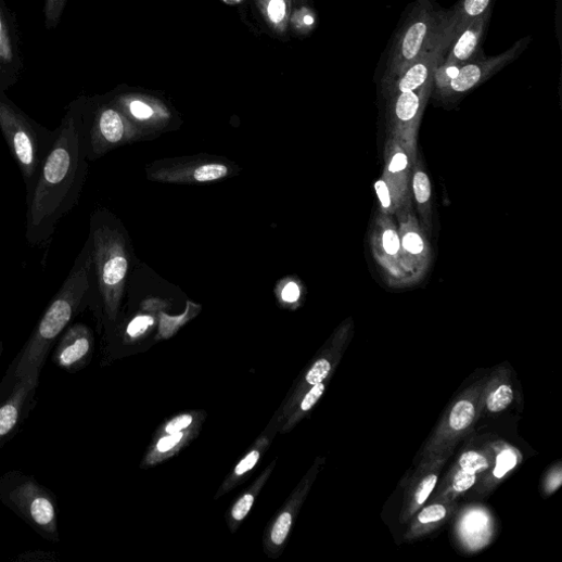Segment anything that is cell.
I'll return each instance as SVG.
<instances>
[{"label":"cell","instance_id":"obj_11","mask_svg":"<svg viewBox=\"0 0 562 562\" xmlns=\"http://www.w3.org/2000/svg\"><path fill=\"white\" fill-rule=\"evenodd\" d=\"M489 17L490 10L468 24L450 43V51L444 61L458 65L470 62L477 54Z\"/></svg>","mask_w":562,"mask_h":562},{"label":"cell","instance_id":"obj_2","mask_svg":"<svg viewBox=\"0 0 562 562\" xmlns=\"http://www.w3.org/2000/svg\"><path fill=\"white\" fill-rule=\"evenodd\" d=\"M91 268V251L88 240L33 335L9 367L3 381L0 382V403L29 374L41 373L51 348L88 297Z\"/></svg>","mask_w":562,"mask_h":562},{"label":"cell","instance_id":"obj_35","mask_svg":"<svg viewBox=\"0 0 562 562\" xmlns=\"http://www.w3.org/2000/svg\"><path fill=\"white\" fill-rule=\"evenodd\" d=\"M404 246L412 254H419L424 248L422 239L417 233H408L404 239Z\"/></svg>","mask_w":562,"mask_h":562},{"label":"cell","instance_id":"obj_33","mask_svg":"<svg viewBox=\"0 0 562 562\" xmlns=\"http://www.w3.org/2000/svg\"><path fill=\"white\" fill-rule=\"evenodd\" d=\"M446 509L443 506H432L423 510L419 515V521L423 524L437 522L444 519Z\"/></svg>","mask_w":562,"mask_h":562},{"label":"cell","instance_id":"obj_26","mask_svg":"<svg viewBox=\"0 0 562 562\" xmlns=\"http://www.w3.org/2000/svg\"><path fill=\"white\" fill-rule=\"evenodd\" d=\"M331 369V362L327 358L317 360L306 374V385L314 387L323 383L328 379Z\"/></svg>","mask_w":562,"mask_h":562},{"label":"cell","instance_id":"obj_4","mask_svg":"<svg viewBox=\"0 0 562 562\" xmlns=\"http://www.w3.org/2000/svg\"><path fill=\"white\" fill-rule=\"evenodd\" d=\"M0 501L40 536L59 541L56 499L34 477L21 472L5 474L0 478Z\"/></svg>","mask_w":562,"mask_h":562},{"label":"cell","instance_id":"obj_30","mask_svg":"<svg viewBox=\"0 0 562 562\" xmlns=\"http://www.w3.org/2000/svg\"><path fill=\"white\" fill-rule=\"evenodd\" d=\"M291 23L298 33L306 34L314 27L316 18L310 10L302 9L291 17Z\"/></svg>","mask_w":562,"mask_h":562},{"label":"cell","instance_id":"obj_5","mask_svg":"<svg viewBox=\"0 0 562 562\" xmlns=\"http://www.w3.org/2000/svg\"><path fill=\"white\" fill-rule=\"evenodd\" d=\"M449 16L435 11L430 0H420L389 59L386 80L395 79L445 35Z\"/></svg>","mask_w":562,"mask_h":562},{"label":"cell","instance_id":"obj_27","mask_svg":"<svg viewBox=\"0 0 562 562\" xmlns=\"http://www.w3.org/2000/svg\"><path fill=\"white\" fill-rule=\"evenodd\" d=\"M513 391L510 386H501L488 398L487 406L491 412L506 410L513 401Z\"/></svg>","mask_w":562,"mask_h":562},{"label":"cell","instance_id":"obj_16","mask_svg":"<svg viewBox=\"0 0 562 562\" xmlns=\"http://www.w3.org/2000/svg\"><path fill=\"white\" fill-rule=\"evenodd\" d=\"M276 460L267 468V470L260 475V477L253 484V486L233 504L229 514V525L234 532L239 524L251 512L256 498L258 497L261 488L270 477V474L274 468Z\"/></svg>","mask_w":562,"mask_h":562},{"label":"cell","instance_id":"obj_38","mask_svg":"<svg viewBox=\"0 0 562 562\" xmlns=\"http://www.w3.org/2000/svg\"><path fill=\"white\" fill-rule=\"evenodd\" d=\"M376 191L383 207L388 208L392 201L387 184L382 180L376 182Z\"/></svg>","mask_w":562,"mask_h":562},{"label":"cell","instance_id":"obj_21","mask_svg":"<svg viewBox=\"0 0 562 562\" xmlns=\"http://www.w3.org/2000/svg\"><path fill=\"white\" fill-rule=\"evenodd\" d=\"M15 62V49L8 20L0 9V66H9Z\"/></svg>","mask_w":562,"mask_h":562},{"label":"cell","instance_id":"obj_1","mask_svg":"<svg viewBox=\"0 0 562 562\" xmlns=\"http://www.w3.org/2000/svg\"><path fill=\"white\" fill-rule=\"evenodd\" d=\"M87 144L75 114L55 131L28 201L27 240L46 244L75 207L87 175Z\"/></svg>","mask_w":562,"mask_h":562},{"label":"cell","instance_id":"obj_18","mask_svg":"<svg viewBox=\"0 0 562 562\" xmlns=\"http://www.w3.org/2000/svg\"><path fill=\"white\" fill-rule=\"evenodd\" d=\"M325 392L324 382L320 383L310 391H308L305 396L297 404L298 409L293 411V413L286 419V423L283 427L280 429L281 433H289L292 429L301 421L304 414L308 413L321 399ZM296 406V407H297Z\"/></svg>","mask_w":562,"mask_h":562},{"label":"cell","instance_id":"obj_8","mask_svg":"<svg viewBox=\"0 0 562 562\" xmlns=\"http://www.w3.org/2000/svg\"><path fill=\"white\" fill-rule=\"evenodd\" d=\"M132 133L130 123L119 110L103 107L98 112L90 130V153L95 156L103 155L115 145L129 140Z\"/></svg>","mask_w":562,"mask_h":562},{"label":"cell","instance_id":"obj_25","mask_svg":"<svg viewBox=\"0 0 562 562\" xmlns=\"http://www.w3.org/2000/svg\"><path fill=\"white\" fill-rule=\"evenodd\" d=\"M459 464L462 471L474 475L487 470L489 467L487 459L475 451L464 452L460 457Z\"/></svg>","mask_w":562,"mask_h":562},{"label":"cell","instance_id":"obj_32","mask_svg":"<svg viewBox=\"0 0 562 562\" xmlns=\"http://www.w3.org/2000/svg\"><path fill=\"white\" fill-rule=\"evenodd\" d=\"M476 483V475L460 471L454 478L452 487L457 493L471 489Z\"/></svg>","mask_w":562,"mask_h":562},{"label":"cell","instance_id":"obj_7","mask_svg":"<svg viewBox=\"0 0 562 562\" xmlns=\"http://www.w3.org/2000/svg\"><path fill=\"white\" fill-rule=\"evenodd\" d=\"M39 381V372L29 374L0 403V448L18 432L34 403Z\"/></svg>","mask_w":562,"mask_h":562},{"label":"cell","instance_id":"obj_39","mask_svg":"<svg viewBox=\"0 0 562 562\" xmlns=\"http://www.w3.org/2000/svg\"><path fill=\"white\" fill-rule=\"evenodd\" d=\"M407 165H408L407 156L403 153H399L393 158L389 169L393 173H398V171L404 170L407 167Z\"/></svg>","mask_w":562,"mask_h":562},{"label":"cell","instance_id":"obj_31","mask_svg":"<svg viewBox=\"0 0 562 562\" xmlns=\"http://www.w3.org/2000/svg\"><path fill=\"white\" fill-rule=\"evenodd\" d=\"M414 193L420 204H425L431 197V183L426 174L419 171L414 176Z\"/></svg>","mask_w":562,"mask_h":562},{"label":"cell","instance_id":"obj_9","mask_svg":"<svg viewBox=\"0 0 562 562\" xmlns=\"http://www.w3.org/2000/svg\"><path fill=\"white\" fill-rule=\"evenodd\" d=\"M93 347V336L88 327L77 323L63 332L52 359L67 372L82 369L89 361Z\"/></svg>","mask_w":562,"mask_h":562},{"label":"cell","instance_id":"obj_42","mask_svg":"<svg viewBox=\"0 0 562 562\" xmlns=\"http://www.w3.org/2000/svg\"><path fill=\"white\" fill-rule=\"evenodd\" d=\"M301 2H302V3H307V2H308V0H301Z\"/></svg>","mask_w":562,"mask_h":562},{"label":"cell","instance_id":"obj_22","mask_svg":"<svg viewBox=\"0 0 562 562\" xmlns=\"http://www.w3.org/2000/svg\"><path fill=\"white\" fill-rule=\"evenodd\" d=\"M204 420V416L199 412L183 413L169 420L161 430V435L175 434L186 430L200 426Z\"/></svg>","mask_w":562,"mask_h":562},{"label":"cell","instance_id":"obj_6","mask_svg":"<svg viewBox=\"0 0 562 562\" xmlns=\"http://www.w3.org/2000/svg\"><path fill=\"white\" fill-rule=\"evenodd\" d=\"M0 130L15 157L26 182H35L48 150L41 135L11 102L0 99Z\"/></svg>","mask_w":562,"mask_h":562},{"label":"cell","instance_id":"obj_37","mask_svg":"<svg viewBox=\"0 0 562 562\" xmlns=\"http://www.w3.org/2000/svg\"><path fill=\"white\" fill-rule=\"evenodd\" d=\"M281 297H283V301L288 304L296 303L301 297V290L298 285L295 283L286 285L283 292H281Z\"/></svg>","mask_w":562,"mask_h":562},{"label":"cell","instance_id":"obj_34","mask_svg":"<svg viewBox=\"0 0 562 562\" xmlns=\"http://www.w3.org/2000/svg\"><path fill=\"white\" fill-rule=\"evenodd\" d=\"M436 483L437 477L435 475H430L423 480L416 495L419 504H423L427 500L434 490Z\"/></svg>","mask_w":562,"mask_h":562},{"label":"cell","instance_id":"obj_29","mask_svg":"<svg viewBox=\"0 0 562 562\" xmlns=\"http://www.w3.org/2000/svg\"><path fill=\"white\" fill-rule=\"evenodd\" d=\"M518 458L516 455L512 450H503L499 454L497 458V465L495 468V476L497 478H502L507 473L513 470L516 465Z\"/></svg>","mask_w":562,"mask_h":562},{"label":"cell","instance_id":"obj_15","mask_svg":"<svg viewBox=\"0 0 562 562\" xmlns=\"http://www.w3.org/2000/svg\"><path fill=\"white\" fill-rule=\"evenodd\" d=\"M269 445L270 438L267 436H261L257 439L252 449L235 465L234 471L223 483L222 487L219 490V494L216 497L217 499L232 490L235 486L240 484L242 478H244L251 471L254 470V467L261 459L264 452L267 450Z\"/></svg>","mask_w":562,"mask_h":562},{"label":"cell","instance_id":"obj_36","mask_svg":"<svg viewBox=\"0 0 562 562\" xmlns=\"http://www.w3.org/2000/svg\"><path fill=\"white\" fill-rule=\"evenodd\" d=\"M384 247L388 254L395 255L400 248V241L395 231H387L384 234Z\"/></svg>","mask_w":562,"mask_h":562},{"label":"cell","instance_id":"obj_14","mask_svg":"<svg viewBox=\"0 0 562 562\" xmlns=\"http://www.w3.org/2000/svg\"><path fill=\"white\" fill-rule=\"evenodd\" d=\"M264 21L276 34L284 35L291 23L293 0H255Z\"/></svg>","mask_w":562,"mask_h":562},{"label":"cell","instance_id":"obj_13","mask_svg":"<svg viewBox=\"0 0 562 562\" xmlns=\"http://www.w3.org/2000/svg\"><path fill=\"white\" fill-rule=\"evenodd\" d=\"M299 496L301 494L294 495L283 511H281L271 523L265 539L267 552H277L278 549L283 547L288 541L294 524L295 513L301 502Z\"/></svg>","mask_w":562,"mask_h":562},{"label":"cell","instance_id":"obj_23","mask_svg":"<svg viewBox=\"0 0 562 562\" xmlns=\"http://www.w3.org/2000/svg\"><path fill=\"white\" fill-rule=\"evenodd\" d=\"M475 416V408L471 403L460 401L451 410L450 427L455 431L464 430L473 423Z\"/></svg>","mask_w":562,"mask_h":562},{"label":"cell","instance_id":"obj_28","mask_svg":"<svg viewBox=\"0 0 562 562\" xmlns=\"http://www.w3.org/2000/svg\"><path fill=\"white\" fill-rule=\"evenodd\" d=\"M67 0H46L44 18L46 27L54 29L59 25Z\"/></svg>","mask_w":562,"mask_h":562},{"label":"cell","instance_id":"obj_24","mask_svg":"<svg viewBox=\"0 0 562 562\" xmlns=\"http://www.w3.org/2000/svg\"><path fill=\"white\" fill-rule=\"evenodd\" d=\"M155 324V319L149 315L133 318L126 329V341L133 342L145 335Z\"/></svg>","mask_w":562,"mask_h":562},{"label":"cell","instance_id":"obj_40","mask_svg":"<svg viewBox=\"0 0 562 562\" xmlns=\"http://www.w3.org/2000/svg\"><path fill=\"white\" fill-rule=\"evenodd\" d=\"M228 5H239L244 2V0H222Z\"/></svg>","mask_w":562,"mask_h":562},{"label":"cell","instance_id":"obj_41","mask_svg":"<svg viewBox=\"0 0 562 562\" xmlns=\"http://www.w3.org/2000/svg\"><path fill=\"white\" fill-rule=\"evenodd\" d=\"M3 355V344L0 342V358H2Z\"/></svg>","mask_w":562,"mask_h":562},{"label":"cell","instance_id":"obj_10","mask_svg":"<svg viewBox=\"0 0 562 562\" xmlns=\"http://www.w3.org/2000/svg\"><path fill=\"white\" fill-rule=\"evenodd\" d=\"M520 46L521 43H518V46H515L512 50L503 53L500 56L461 65L457 75L450 79L444 88H449L455 92H464L474 88L485 78L493 75L503 65L514 59V56L518 54V49Z\"/></svg>","mask_w":562,"mask_h":562},{"label":"cell","instance_id":"obj_17","mask_svg":"<svg viewBox=\"0 0 562 562\" xmlns=\"http://www.w3.org/2000/svg\"><path fill=\"white\" fill-rule=\"evenodd\" d=\"M491 0H463L458 11L449 16L448 28L454 39L475 18L489 11Z\"/></svg>","mask_w":562,"mask_h":562},{"label":"cell","instance_id":"obj_19","mask_svg":"<svg viewBox=\"0 0 562 562\" xmlns=\"http://www.w3.org/2000/svg\"><path fill=\"white\" fill-rule=\"evenodd\" d=\"M153 102L139 97H125L118 101V106L137 120H151L157 114Z\"/></svg>","mask_w":562,"mask_h":562},{"label":"cell","instance_id":"obj_3","mask_svg":"<svg viewBox=\"0 0 562 562\" xmlns=\"http://www.w3.org/2000/svg\"><path fill=\"white\" fill-rule=\"evenodd\" d=\"M89 242L91 266L95 269L105 311L115 321L129 270L125 239L114 225L95 215L91 219Z\"/></svg>","mask_w":562,"mask_h":562},{"label":"cell","instance_id":"obj_20","mask_svg":"<svg viewBox=\"0 0 562 562\" xmlns=\"http://www.w3.org/2000/svg\"><path fill=\"white\" fill-rule=\"evenodd\" d=\"M423 87L400 93L396 105V114L400 120L410 122L417 116L421 105Z\"/></svg>","mask_w":562,"mask_h":562},{"label":"cell","instance_id":"obj_12","mask_svg":"<svg viewBox=\"0 0 562 562\" xmlns=\"http://www.w3.org/2000/svg\"><path fill=\"white\" fill-rule=\"evenodd\" d=\"M199 432L200 426H196L175 434L161 435L151 446L143 464L151 467L167 460L189 444Z\"/></svg>","mask_w":562,"mask_h":562}]
</instances>
